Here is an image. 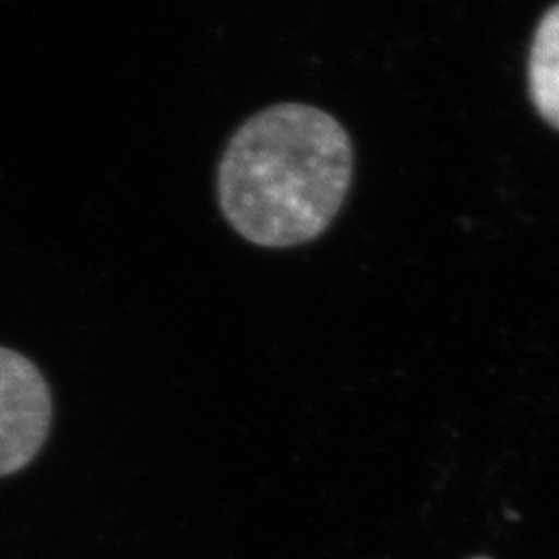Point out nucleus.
Here are the masks:
<instances>
[{"label": "nucleus", "mask_w": 559, "mask_h": 559, "mask_svg": "<svg viewBox=\"0 0 559 559\" xmlns=\"http://www.w3.org/2000/svg\"><path fill=\"white\" fill-rule=\"evenodd\" d=\"M528 80L540 117L559 131V7H554L539 23L531 50Z\"/></svg>", "instance_id": "3"}, {"label": "nucleus", "mask_w": 559, "mask_h": 559, "mask_svg": "<svg viewBox=\"0 0 559 559\" xmlns=\"http://www.w3.org/2000/svg\"><path fill=\"white\" fill-rule=\"evenodd\" d=\"M52 425V396L40 369L0 346V479L38 456Z\"/></svg>", "instance_id": "2"}, {"label": "nucleus", "mask_w": 559, "mask_h": 559, "mask_svg": "<svg viewBox=\"0 0 559 559\" xmlns=\"http://www.w3.org/2000/svg\"><path fill=\"white\" fill-rule=\"evenodd\" d=\"M473 559H491V558H473Z\"/></svg>", "instance_id": "4"}, {"label": "nucleus", "mask_w": 559, "mask_h": 559, "mask_svg": "<svg viewBox=\"0 0 559 559\" xmlns=\"http://www.w3.org/2000/svg\"><path fill=\"white\" fill-rule=\"evenodd\" d=\"M353 145L332 115L278 104L247 120L218 168L222 214L240 237L286 249L318 239L353 182Z\"/></svg>", "instance_id": "1"}]
</instances>
